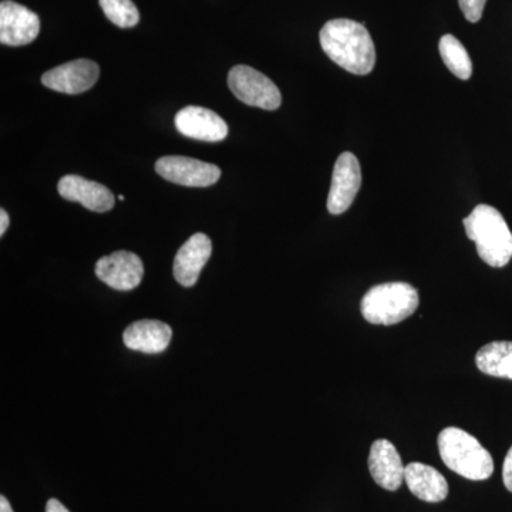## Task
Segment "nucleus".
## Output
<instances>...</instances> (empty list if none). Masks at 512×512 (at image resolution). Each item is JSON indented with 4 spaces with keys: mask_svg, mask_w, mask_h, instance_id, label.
<instances>
[{
    "mask_svg": "<svg viewBox=\"0 0 512 512\" xmlns=\"http://www.w3.org/2000/svg\"><path fill=\"white\" fill-rule=\"evenodd\" d=\"M319 39L326 56L346 72L366 76L375 69V43L363 23L350 19L329 20L320 30Z\"/></svg>",
    "mask_w": 512,
    "mask_h": 512,
    "instance_id": "1",
    "label": "nucleus"
},
{
    "mask_svg": "<svg viewBox=\"0 0 512 512\" xmlns=\"http://www.w3.org/2000/svg\"><path fill=\"white\" fill-rule=\"evenodd\" d=\"M468 239L476 242L478 256L493 268H503L512 258V232L503 215L490 205H477L464 218Z\"/></svg>",
    "mask_w": 512,
    "mask_h": 512,
    "instance_id": "2",
    "label": "nucleus"
},
{
    "mask_svg": "<svg viewBox=\"0 0 512 512\" xmlns=\"http://www.w3.org/2000/svg\"><path fill=\"white\" fill-rule=\"evenodd\" d=\"M441 460L467 480L483 481L493 476L494 461L483 444L467 431L447 427L439 434Z\"/></svg>",
    "mask_w": 512,
    "mask_h": 512,
    "instance_id": "3",
    "label": "nucleus"
},
{
    "mask_svg": "<svg viewBox=\"0 0 512 512\" xmlns=\"http://www.w3.org/2000/svg\"><path fill=\"white\" fill-rule=\"evenodd\" d=\"M419 292L406 282L373 286L363 296L360 311L372 325L392 326L410 318L419 308Z\"/></svg>",
    "mask_w": 512,
    "mask_h": 512,
    "instance_id": "4",
    "label": "nucleus"
},
{
    "mask_svg": "<svg viewBox=\"0 0 512 512\" xmlns=\"http://www.w3.org/2000/svg\"><path fill=\"white\" fill-rule=\"evenodd\" d=\"M228 86L234 96L248 106L268 111L281 107L282 96L276 84L252 67L244 64L232 67L228 74Z\"/></svg>",
    "mask_w": 512,
    "mask_h": 512,
    "instance_id": "5",
    "label": "nucleus"
},
{
    "mask_svg": "<svg viewBox=\"0 0 512 512\" xmlns=\"http://www.w3.org/2000/svg\"><path fill=\"white\" fill-rule=\"evenodd\" d=\"M156 171L164 180L185 187H211L221 177L217 165L181 156L161 157L156 163Z\"/></svg>",
    "mask_w": 512,
    "mask_h": 512,
    "instance_id": "6",
    "label": "nucleus"
},
{
    "mask_svg": "<svg viewBox=\"0 0 512 512\" xmlns=\"http://www.w3.org/2000/svg\"><path fill=\"white\" fill-rule=\"evenodd\" d=\"M362 187V168L355 154L343 153L333 168L332 185L328 197V211L340 215L352 207L357 192Z\"/></svg>",
    "mask_w": 512,
    "mask_h": 512,
    "instance_id": "7",
    "label": "nucleus"
},
{
    "mask_svg": "<svg viewBox=\"0 0 512 512\" xmlns=\"http://www.w3.org/2000/svg\"><path fill=\"white\" fill-rule=\"evenodd\" d=\"M96 275L101 282L116 291H131L143 281V261L133 252H113L97 261Z\"/></svg>",
    "mask_w": 512,
    "mask_h": 512,
    "instance_id": "8",
    "label": "nucleus"
},
{
    "mask_svg": "<svg viewBox=\"0 0 512 512\" xmlns=\"http://www.w3.org/2000/svg\"><path fill=\"white\" fill-rule=\"evenodd\" d=\"M40 19L32 10L3 0L0 3V42L6 46H25L39 36Z\"/></svg>",
    "mask_w": 512,
    "mask_h": 512,
    "instance_id": "9",
    "label": "nucleus"
},
{
    "mask_svg": "<svg viewBox=\"0 0 512 512\" xmlns=\"http://www.w3.org/2000/svg\"><path fill=\"white\" fill-rule=\"evenodd\" d=\"M99 76V64L93 60L77 59L43 74L42 83L55 92L80 94L92 89Z\"/></svg>",
    "mask_w": 512,
    "mask_h": 512,
    "instance_id": "10",
    "label": "nucleus"
},
{
    "mask_svg": "<svg viewBox=\"0 0 512 512\" xmlns=\"http://www.w3.org/2000/svg\"><path fill=\"white\" fill-rule=\"evenodd\" d=\"M175 127L183 136L207 143H218L228 136L227 123L214 111L200 106H188L178 111Z\"/></svg>",
    "mask_w": 512,
    "mask_h": 512,
    "instance_id": "11",
    "label": "nucleus"
},
{
    "mask_svg": "<svg viewBox=\"0 0 512 512\" xmlns=\"http://www.w3.org/2000/svg\"><path fill=\"white\" fill-rule=\"evenodd\" d=\"M212 255L211 239L205 234L192 235L187 242L178 249L174 259V278L178 284L191 288L197 284L202 268L207 265Z\"/></svg>",
    "mask_w": 512,
    "mask_h": 512,
    "instance_id": "12",
    "label": "nucleus"
},
{
    "mask_svg": "<svg viewBox=\"0 0 512 512\" xmlns=\"http://www.w3.org/2000/svg\"><path fill=\"white\" fill-rule=\"evenodd\" d=\"M60 197L72 202H80L84 208L93 212H107L113 210V192L103 184L86 180L80 175H64L57 185Z\"/></svg>",
    "mask_w": 512,
    "mask_h": 512,
    "instance_id": "13",
    "label": "nucleus"
},
{
    "mask_svg": "<svg viewBox=\"0 0 512 512\" xmlns=\"http://www.w3.org/2000/svg\"><path fill=\"white\" fill-rule=\"evenodd\" d=\"M402 458L394 444L380 439L370 447L369 471L377 485L387 491L399 490L404 481Z\"/></svg>",
    "mask_w": 512,
    "mask_h": 512,
    "instance_id": "14",
    "label": "nucleus"
},
{
    "mask_svg": "<svg viewBox=\"0 0 512 512\" xmlns=\"http://www.w3.org/2000/svg\"><path fill=\"white\" fill-rule=\"evenodd\" d=\"M173 338V329L160 320H138L123 333L124 345L136 352L156 355L164 352Z\"/></svg>",
    "mask_w": 512,
    "mask_h": 512,
    "instance_id": "15",
    "label": "nucleus"
},
{
    "mask_svg": "<svg viewBox=\"0 0 512 512\" xmlns=\"http://www.w3.org/2000/svg\"><path fill=\"white\" fill-rule=\"evenodd\" d=\"M407 487L421 501L441 503L448 495L446 478L436 468L423 463H410L404 470Z\"/></svg>",
    "mask_w": 512,
    "mask_h": 512,
    "instance_id": "16",
    "label": "nucleus"
},
{
    "mask_svg": "<svg viewBox=\"0 0 512 512\" xmlns=\"http://www.w3.org/2000/svg\"><path fill=\"white\" fill-rule=\"evenodd\" d=\"M476 365L484 375L512 380V342H491L477 352Z\"/></svg>",
    "mask_w": 512,
    "mask_h": 512,
    "instance_id": "17",
    "label": "nucleus"
},
{
    "mask_svg": "<svg viewBox=\"0 0 512 512\" xmlns=\"http://www.w3.org/2000/svg\"><path fill=\"white\" fill-rule=\"evenodd\" d=\"M439 50L441 59L454 76L460 80H468L473 74V62L468 56L466 47L453 35H444L440 39Z\"/></svg>",
    "mask_w": 512,
    "mask_h": 512,
    "instance_id": "18",
    "label": "nucleus"
},
{
    "mask_svg": "<svg viewBox=\"0 0 512 512\" xmlns=\"http://www.w3.org/2000/svg\"><path fill=\"white\" fill-rule=\"evenodd\" d=\"M104 15L121 29L134 28L140 22V13L131 0H100Z\"/></svg>",
    "mask_w": 512,
    "mask_h": 512,
    "instance_id": "19",
    "label": "nucleus"
},
{
    "mask_svg": "<svg viewBox=\"0 0 512 512\" xmlns=\"http://www.w3.org/2000/svg\"><path fill=\"white\" fill-rule=\"evenodd\" d=\"M485 3L487 0H458L461 12L471 23L480 22V19L483 18Z\"/></svg>",
    "mask_w": 512,
    "mask_h": 512,
    "instance_id": "20",
    "label": "nucleus"
},
{
    "mask_svg": "<svg viewBox=\"0 0 512 512\" xmlns=\"http://www.w3.org/2000/svg\"><path fill=\"white\" fill-rule=\"evenodd\" d=\"M503 480L505 488L512 493V447L505 456L503 467Z\"/></svg>",
    "mask_w": 512,
    "mask_h": 512,
    "instance_id": "21",
    "label": "nucleus"
},
{
    "mask_svg": "<svg viewBox=\"0 0 512 512\" xmlns=\"http://www.w3.org/2000/svg\"><path fill=\"white\" fill-rule=\"evenodd\" d=\"M46 512H70L59 500L56 498H50L46 504Z\"/></svg>",
    "mask_w": 512,
    "mask_h": 512,
    "instance_id": "22",
    "label": "nucleus"
},
{
    "mask_svg": "<svg viewBox=\"0 0 512 512\" xmlns=\"http://www.w3.org/2000/svg\"><path fill=\"white\" fill-rule=\"evenodd\" d=\"M9 227V215L5 210H0V235H5L6 229Z\"/></svg>",
    "mask_w": 512,
    "mask_h": 512,
    "instance_id": "23",
    "label": "nucleus"
},
{
    "mask_svg": "<svg viewBox=\"0 0 512 512\" xmlns=\"http://www.w3.org/2000/svg\"><path fill=\"white\" fill-rule=\"evenodd\" d=\"M0 512H13L12 507H10L9 501L6 500L5 495L0 497Z\"/></svg>",
    "mask_w": 512,
    "mask_h": 512,
    "instance_id": "24",
    "label": "nucleus"
}]
</instances>
